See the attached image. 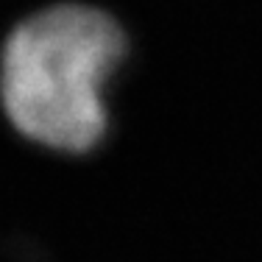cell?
<instances>
[{
  "instance_id": "obj_1",
  "label": "cell",
  "mask_w": 262,
  "mask_h": 262,
  "mask_svg": "<svg viewBox=\"0 0 262 262\" xmlns=\"http://www.w3.org/2000/svg\"><path fill=\"white\" fill-rule=\"evenodd\" d=\"M131 59L112 11L61 0L26 14L0 45V109L26 142L86 157L112 131L109 90Z\"/></svg>"
}]
</instances>
